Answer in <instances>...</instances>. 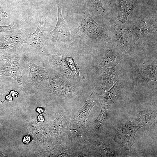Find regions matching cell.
<instances>
[{
  "mask_svg": "<svg viewBox=\"0 0 157 157\" xmlns=\"http://www.w3.org/2000/svg\"><path fill=\"white\" fill-rule=\"evenodd\" d=\"M80 25L74 31L78 36L85 39L95 38L101 39L111 44H114L113 35L110 30L101 27L94 19L86 6L82 12Z\"/></svg>",
  "mask_w": 157,
  "mask_h": 157,
  "instance_id": "obj_1",
  "label": "cell"
},
{
  "mask_svg": "<svg viewBox=\"0 0 157 157\" xmlns=\"http://www.w3.org/2000/svg\"><path fill=\"white\" fill-rule=\"evenodd\" d=\"M49 83L46 90L62 97L76 99L80 94L78 89L71 81L51 68L47 69Z\"/></svg>",
  "mask_w": 157,
  "mask_h": 157,
  "instance_id": "obj_2",
  "label": "cell"
},
{
  "mask_svg": "<svg viewBox=\"0 0 157 157\" xmlns=\"http://www.w3.org/2000/svg\"><path fill=\"white\" fill-rule=\"evenodd\" d=\"M110 22L113 39V45L117 46L126 55H132L135 46L133 38L131 27L124 28L111 19Z\"/></svg>",
  "mask_w": 157,
  "mask_h": 157,
  "instance_id": "obj_3",
  "label": "cell"
},
{
  "mask_svg": "<svg viewBox=\"0 0 157 157\" xmlns=\"http://www.w3.org/2000/svg\"><path fill=\"white\" fill-rule=\"evenodd\" d=\"M56 0L58 10V20L54 29L48 33V36L54 42L69 44L72 42L73 36L63 17L60 0Z\"/></svg>",
  "mask_w": 157,
  "mask_h": 157,
  "instance_id": "obj_4",
  "label": "cell"
},
{
  "mask_svg": "<svg viewBox=\"0 0 157 157\" xmlns=\"http://www.w3.org/2000/svg\"><path fill=\"white\" fill-rule=\"evenodd\" d=\"M85 121L75 119L70 121L68 129V142L72 146L78 147L87 141L88 131Z\"/></svg>",
  "mask_w": 157,
  "mask_h": 157,
  "instance_id": "obj_5",
  "label": "cell"
},
{
  "mask_svg": "<svg viewBox=\"0 0 157 157\" xmlns=\"http://www.w3.org/2000/svg\"><path fill=\"white\" fill-rule=\"evenodd\" d=\"M142 127L133 122L122 125L116 131L115 140L119 146L131 151L135 135Z\"/></svg>",
  "mask_w": 157,
  "mask_h": 157,
  "instance_id": "obj_6",
  "label": "cell"
},
{
  "mask_svg": "<svg viewBox=\"0 0 157 157\" xmlns=\"http://www.w3.org/2000/svg\"><path fill=\"white\" fill-rule=\"evenodd\" d=\"M69 111L64 110L60 111L53 123V136L58 145L68 143V129L70 121Z\"/></svg>",
  "mask_w": 157,
  "mask_h": 157,
  "instance_id": "obj_7",
  "label": "cell"
},
{
  "mask_svg": "<svg viewBox=\"0 0 157 157\" xmlns=\"http://www.w3.org/2000/svg\"><path fill=\"white\" fill-rule=\"evenodd\" d=\"M157 27L156 18L153 16L147 15L140 19L131 27L134 42L149 34L156 31Z\"/></svg>",
  "mask_w": 157,
  "mask_h": 157,
  "instance_id": "obj_8",
  "label": "cell"
},
{
  "mask_svg": "<svg viewBox=\"0 0 157 157\" xmlns=\"http://www.w3.org/2000/svg\"><path fill=\"white\" fill-rule=\"evenodd\" d=\"M47 24V22L41 18L35 32L26 34L24 42L35 48L41 53L46 55L48 54L44 46L43 35Z\"/></svg>",
  "mask_w": 157,
  "mask_h": 157,
  "instance_id": "obj_9",
  "label": "cell"
},
{
  "mask_svg": "<svg viewBox=\"0 0 157 157\" xmlns=\"http://www.w3.org/2000/svg\"><path fill=\"white\" fill-rule=\"evenodd\" d=\"M24 68V66L21 60L10 56L6 60L5 64L0 68V76L13 78L19 85H21L22 72Z\"/></svg>",
  "mask_w": 157,
  "mask_h": 157,
  "instance_id": "obj_10",
  "label": "cell"
},
{
  "mask_svg": "<svg viewBox=\"0 0 157 157\" xmlns=\"http://www.w3.org/2000/svg\"><path fill=\"white\" fill-rule=\"evenodd\" d=\"M126 56L115 45L108 47L102 61L98 66V69L101 72H103L108 68L115 67Z\"/></svg>",
  "mask_w": 157,
  "mask_h": 157,
  "instance_id": "obj_11",
  "label": "cell"
},
{
  "mask_svg": "<svg viewBox=\"0 0 157 157\" xmlns=\"http://www.w3.org/2000/svg\"><path fill=\"white\" fill-rule=\"evenodd\" d=\"M5 32L0 34V49H10L24 44L26 34L24 33Z\"/></svg>",
  "mask_w": 157,
  "mask_h": 157,
  "instance_id": "obj_12",
  "label": "cell"
},
{
  "mask_svg": "<svg viewBox=\"0 0 157 157\" xmlns=\"http://www.w3.org/2000/svg\"><path fill=\"white\" fill-rule=\"evenodd\" d=\"M65 57L59 54H52L49 57L48 64L51 68L59 72L69 80H75L76 78L75 75L69 67Z\"/></svg>",
  "mask_w": 157,
  "mask_h": 157,
  "instance_id": "obj_13",
  "label": "cell"
},
{
  "mask_svg": "<svg viewBox=\"0 0 157 157\" xmlns=\"http://www.w3.org/2000/svg\"><path fill=\"white\" fill-rule=\"evenodd\" d=\"M87 141L95 147L98 154L105 157H113L116 156L115 151L101 136L88 132Z\"/></svg>",
  "mask_w": 157,
  "mask_h": 157,
  "instance_id": "obj_14",
  "label": "cell"
},
{
  "mask_svg": "<svg viewBox=\"0 0 157 157\" xmlns=\"http://www.w3.org/2000/svg\"><path fill=\"white\" fill-rule=\"evenodd\" d=\"M110 106L111 104L102 105L96 119L92 122H86L85 123L88 133L101 136L102 128L107 119Z\"/></svg>",
  "mask_w": 157,
  "mask_h": 157,
  "instance_id": "obj_15",
  "label": "cell"
},
{
  "mask_svg": "<svg viewBox=\"0 0 157 157\" xmlns=\"http://www.w3.org/2000/svg\"><path fill=\"white\" fill-rule=\"evenodd\" d=\"M115 6L118 20L123 24L136 7L134 0H116Z\"/></svg>",
  "mask_w": 157,
  "mask_h": 157,
  "instance_id": "obj_16",
  "label": "cell"
},
{
  "mask_svg": "<svg viewBox=\"0 0 157 157\" xmlns=\"http://www.w3.org/2000/svg\"><path fill=\"white\" fill-rule=\"evenodd\" d=\"M100 96L98 92L93 90L83 105L77 111L74 115V119L81 121H85L92 108L99 103Z\"/></svg>",
  "mask_w": 157,
  "mask_h": 157,
  "instance_id": "obj_17",
  "label": "cell"
},
{
  "mask_svg": "<svg viewBox=\"0 0 157 157\" xmlns=\"http://www.w3.org/2000/svg\"><path fill=\"white\" fill-rule=\"evenodd\" d=\"M119 73L115 67L108 68L102 73L103 81L98 93L101 96L109 90L118 81Z\"/></svg>",
  "mask_w": 157,
  "mask_h": 157,
  "instance_id": "obj_18",
  "label": "cell"
},
{
  "mask_svg": "<svg viewBox=\"0 0 157 157\" xmlns=\"http://www.w3.org/2000/svg\"><path fill=\"white\" fill-rule=\"evenodd\" d=\"M28 70L31 83L35 86L42 85L48 79V74L44 68L42 66L36 65L31 61Z\"/></svg>",
  "mask_w": 157,
  "mask_h": 157,
  "instance_id": "obj_19",
  "label": "cell"
},
{
  "mask_svg": "<svg viewBox=\"0 0 157 157\" xmlns=\"http://www.w3.org/2000/svg\"><path fill=\"white\" fill-rule=\"evenodd\" d=\"M157 66V60H154L149 65L138 71L136 78L140 83L144 84L151 81H156L155 71Z\"/></svg>",
  "mask_w": 157,
  "mask_h": 157,
  "instance_id": "obj_20",
  "label": "cell"
},
{
  "mask_svg": "<svg viewBox=\"0 0 157 157\" xmlns=\"http://www.w3.org/2000/svg\"><path fill=\"white\" fill-rule=\"evenodd\" d=\"M121 86L118 81L109 90L100 96L99 103L104 105L111 104L121 97Z\"/></svg>",
  "mask_w": 157,
  "mask_h": 157,
  "instance_id": "obj_21",
  "label": "cell"
},
{
  "mask_svg": "<svg viewBox=\"0 0 157 157\" xmlns=\"http://www.w3.org/2000/svg\"><path fill=\"white\" fill-rule=\"evenodd\" d=\"M156 117V111L154 110L149 109L138 113L133 117L132 122L143 127L152 122Z\"/></svg>",
  "mask_w": 157,
  "mask_h": 157,
  "instance_id": "obj_22",
  "label": "cell"
},
{
  "mask_svg": "<svg viewBox=\"0 0 157 157\" xmlns=\"http://www.w3.org/2000/svg\"><path fill=\"white\" fill-rule=\"evenodd\" d=\"M65 60L72 71L76 75H79V70L78 67L76 66L72 58L69 56H65Z\"/></svg>",
  "mask_w": 157,
  "mask_h": 157,
  "instance_id": "obj_23",
  "label": "cell"
},
{
  "mask_svg": "<svg viewBox=\"0 0 157 157\" xmlns=\"http://www.w3.org/2000/svg\"><path fill=\"white\" fill-rule=\"evenodd\" d=\"M18 27V22L15 21L8 26H0V33L16 29Z\"/></svg>",
  "mask_w": 157,
  "mask_h": 157,
  "instance_id": "obj_24",
  "label": "cell"
},
{
  "mask_svg": "<svg viewBox=\"0 0 157 157\" xmlns=\"http://www.w3.org/2000/svg\"><path fill=\"white\" fill-rule=\"evenodd\" d=\"M7 16L8 14L3 11L0 4V21L1 20L2 18L6 17Z\"/></svg>",
  "mask_w": 157,
  "mask_h": 157,
  "instance_id": "obj_25",
  "label": "cell"
},
{
  "mask_svg": "<svg viewBox=\"0 0 157 157\" xmlns=\"http://www.w3.org/2000/svg\"><path fill=\"white\" fill-rule=\"evenodd\" d=\"M10 57L4 55L0 51V65L4 60H6Z\"/></svg>",
  "mask_w": 157,
  "mask_h": 157,
  "instance_id": "obj_26",
  "label": "cell"
},
{
  "mask_svg": "<svg viewBox=\"0 0 157 157\" xmlns=\"http://www.w3.org/2000/svg\"><path fill=\"white\" fill-rule=\"evenodd\" d=\"M31 140V137L29 135L24 136L23 139V142L25 144H28Z\"/></svg>",
  "mask_w": 157,
  "mask_h": 157,
  "instance_id": "obj_27",
  "label": "cell"
},
{
  "mask_svg": "<svg viewBox=\"0 0 157 157\" xmlns=\"http://www.w3.org/2000/svg\"><path fill=\"white\" fill-rule=\"evenodd\" d=\"M37 119L38 122H42L44 121V119L43 116L42 115H39L37 118Z\"/></svg>",
  "mask_w": 157,
  "mask_h": 157,
  "instance_id": "obj_28",
  "label": "cell"
},
{
  "mask_svg": "<svg viewBox=\"0 0 157 157\" xmlns=\"http://www.w3.org/2000/svg\"><path fill=\"white\" fill-rule=\"evenodd\" d=\"M36 111L39 113L42 114L44 111V109L41 107H38L36 109Z\"/></svg>",
  "mask_w": 157,
  "mask_h": 157,
  "instance_id": "obj_29",
  "label": "cell"
}]
</instances>
